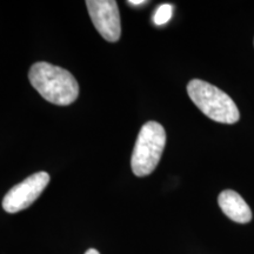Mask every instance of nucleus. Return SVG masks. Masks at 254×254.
I'll use <instances>...</instances> for the list:
<instances>
[{"mask_svg":"<svg viewBox=\"0 0 254 254\" xmlns=\"http://www.w3.org/2000/svg\"><path fill=\"white\" fill-rule=\"evenodd\" d=\"M28 79L34 90L50 103L67 106L74 103L79 95V85L67 69L40 62L32 65Z\"/></svg>","mask_w":254,"mask_h":254,"instance_id":"1","label":"nucleus"},{"mask_svg":"<svg viewBox=\"0 0 254 254\" xmlns=\"http://www.w3.org/2000/svg\"><path fill=\"white\" fill-rule=\"evenodd\" d=\"M187 93L195 106L214 122L236 124L240 118L239 110L230 95L209 82L193 79L187 85Z\"/></svg>","mask_w":254,"mask_h":254,"instance_id":"2","label":"nucleus"},{"mask_svg":"<svg viewBox=\"0 0 254 254\" xmlns=\"http://www.w3.org/2000/svg\"><path fill=\"white\" fill-rule=\"evenodd\" d=\"M166 145V132L157 122L141 127L131 158V167L136 177H146L158 166Z\"/></svg>","mask_w":254,"mask_h":254,"instance_id":"3","label":"nucleus"},{"mask_svg":"<svg viewBox=\"0 0 254 254\" xmlns=\"http://www.w3.org/2000/svg\"><path fill=\"white\" fill-rule=\"evenodd\" d=\"M50 183V174L37 172L32 174L24 182L12 187L2 199V208L7 213H18L30 207L39 198Z\"/></svg>","mask_w":254,"mask_h":254,"instance_id":"4","label":"nucleus"},{"mask_svg":"<svg viewBox=\"0 0 254 254\" xmlns=\"http://www.w3.org/2000/svg\"><path fill=\"white\" fill-rule=\"evenodd\" d=\"M88 13L105 40L116 43L122 36L118 4L114 0H87Z\"/></svg>","mask_w":254,"mask_h":254,"instance_id":"5","label":"nucleus"},{"mask_svg":"<svg viewBox=\"0 0 254 254\" xmlns=\"http://www.w3.org/2000/svg\"><path fill=\"white\" fill-rule=\"evenodd\" d=\"M218 204L225 215H227L231 220L239 224H247L252 219V211L250 206L236 190H222L219 194Z\"/></svg>","mask_w":254,"mask_h":254,"instance_id":"6","label":"nucleus"},{"mask_svg":"<svg viewBox=\"0 0 254 254\" xmlns=\"http://www.w3.org/2000/svg\"><path fill=\"white\" fill-rule=\"evenodd\" d=\"M173 14V7L170 4H163L160 5L155 11L153 15V21L155 25H164L167 21H170V19L172 18Z\"/></svg>","mask_w":254,"mask_h":254,"instance_id":"7","label":"nucleus"},{"mask_svg":"<svg viewBox=\"0 0 254 254\" xmlns=\"http://www.w3.org/2000/svg\"><path fill=\"white\" fill-rule=\"evenodd\" d=\"M145 0H129L128 4L131 5H140V4H145Z\"/></svg>","mask_w":254,"mask_h":254,"instance_id":"8","label":"nucleus"},{"mask_svg":"<svg viewBox=\"0 0 254 254\" xmlns=\"http://www.w3.org/2000/svg\"><path fill=\"white\" fill-rule=\"evenodd\" d=\"M85 254H100L99 252H98L97 250H94V249H90V250H87L86 251V253Z\"/></svg>","mask_w":254,"mask_h":254,"instance_id":"9","label":"nucleus"}]
</instances>
